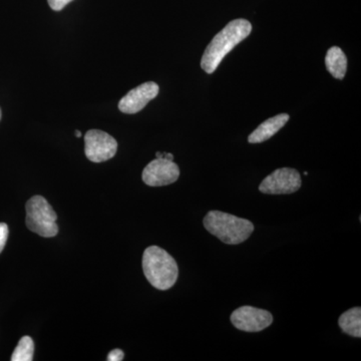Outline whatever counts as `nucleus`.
<instances>
[{
    "mask_svg": "<svg viewBox=\"0 0 361 361\" xmlns=\"http://www.w3.org/2000/svg\"><path fill=\"white\" fill-rule=\"evenodd\" d=\"M231 322L237 329L242 331L259 332L272 324L273 316L267 310L252 306H242L233 311Z\"/></svg>",
    "mask_w": 361,
    "mask_h": 361,
    "instance_id": "8",
    "label": "nucleus"
},
{
    "mask_svg": "<svg viewBox=\"0 0 361 361\" xmlns=\"http://www.w3.org/2000/svg\"><path fill=\"white\" fill-rule=\"evenodd\" d=\"M25 211V223L30 231L44 238L58 235V215L44 197H32L26 203Z\"/></svg>",
    "mask_w": 361,
    "mask_h": 361,
    "instance_id": "4",
    "label": "nucleus"
},
{
    "mask_svg": "<svg viewBox=\"0 0 361 361\" xmlns=\"http://www.w3.org/2000/svg\"><path fill=\"white\" fill-rule=\"evenodd\" d=\"M207 231L228 245H238L245 242L254 232L251 221L221 211H210L203 220Z\"/></svg>",
    "mask_w": 361,
    "mask_h": 361,
    "instance_id": "3",
    "label": "nucleus"
},
{
    "mask_svg": "<svg viewBox=\"0 0 361 361\" xmlns=\"http://www.w3.org/2000/svg\"><path fill=\"white\" fill-rule=\"evenodd\" d=\"M118 151L115 137L101 130H90L85 135V153L92 163H103L114 158Z\"/></svg>",
    "mask_w": 361,
    "mask_h": 361,
    "instance_id": "5",
    "label": "nucleus"
},
{
    "mask_svg": "<svg viewBox=\"0 0 361 361\" xmlns=\"http://www.w3.org/2000/svg\"><path fill=\"white\" fill-rule=\"evenodd\" d=\"M8 234V226L6 223H0V253L4 251V247H6Z\"/></svg>",
    "mask_w": 361,
    "mask_h": 361,
    "instance_id": "14",
    "label": "nucleus"
},
{
    "mask_svg": "<svg viewBox=\"0 0 361 361\" xmlns=\"http://www.w3.org/2000/svg\"><path fill=\"white\" fill-rule=\"evenodd\" d=\"M35 353V343L32 337L23 336L14 349L11 361H32Z\"/></svg>",
    "mask_w": 361,
    "mask_h": 361,
    "instance_id": "13",
    "label": "nucleus"
},
{
    "mask_svg": "<svg viewBox=\"0 0 361 361\" xmlns=\"http://www.w3.org/2000/svg\"><path fill=\"white\" fill-rule=\"evenodd\" d=\"M160 92V87L154 82H144V84L130 90L118 103V110L123 114H134L141 111L149 102L155 99Z\"/></svg>",
    "mask_w": 361,
    "mask_h": 361,
    "instance_id": "9",
    "label": "nucleus"
},
{
    "mask_svg": "<svg viewBox=\"0 0 361 361\" xmlns=\"http://www.w3.org/2000/svg\"><path fill=\"white\" fill-rule=\"evenodd\" d=\"M123 350H121V349H114V350H111L110 353L108 355V361H122L123 360Z\"/></svg>",
    "mask_w": 361,
    "mask_h": 361,
    "instance_id": "16",
    "label": "nucleus"
},
{
    "mask_svg": "<svg viewBox=\"0 0 361 361\" xmlns=\"http://www.w3.org/2000/svg\"><path fill=\"white\" fill-rule=\"evenodd\" d=\"M75 134L78 137H82V133H80L78 130H75Z\"/></svg>",
    "mask_w": 361,
    "mask_h": 361,
    "instance_id": "17",
    "label": "nucleus"
},
{
    "mask_svg": "<svg viewBox=\"0 0 361 361\" xmlns=\"http://www.w3.org/2000/svg\"><path fill=\"white\" fill-rule=\"evenodd\" d=\"M71 1H73V0H47L49 6H51L52 11H61V9L65 8Z\"/></svg>",
    "mask_w": 361,
    "mask_h": 361,
    "instance_id": "15",
    "label": "nucleus"
},
{
    "mask_svg": "<svg viewBox=\"0 0 361 361\" xmlns=\"http://www.w3.org/2000/svg\"><path fill=\"white\" fill-rule=\"evenodd\" d=\"M180 169L177 164L166 158H157L142 171V180L149 187H161L173 184L179 179Z\"/></svg>",
    "mask_w": 361,
    "mask_h": 361,
    "instance_id": "7",
    "label": "nucleus"
},
{
    "mask_svg": "<svg viewBox=\"0 0 361 361\" xmlns=\"http://www.w3.org/2000/svg\"><path fill=\"white\" fill-rule=\"evenodd\" d=\"M302 185L301 176L295 169L282 168L266 177L259 186L260 192L269 195L293 194Z\"/></svg>",
    "mask_w": 361,
    "mask_h": 361,
    "instance_id": "6",
    "label": "nucleus"
},
{
    "mask_svg": "<svg viewBox=\"0 0 361 361\" xmlns=\"http://www.w3.org/2000/svg\"><path fill=\"white\" fill-rule=\"evenodd\" d=\"M325 66L332 77L342 80L348 70V59L341 47H332L325 56Z\"/></svg>",
    "mask_w": 361,
    "mask_h": 361,
    "instance_id": "11",
    "label": "nucleus"
},
{
    "mask_svg": "<svg viewBox=\"0 0 361 361\" xmlns=\"http://www.w3.org/2000/svg\"><path fill=\"white\" fill-rule=\"evenodd\" d=\"M288 120L289 115L287 114H280V115L268 118L249 135L248 142L250 144H259V142L267 141L273 135L277 134L286 125Z\"/></svg>",
    "mask_w": 361,
    "mask_h": 361,
    "instance_id": "10",
    "label": "nucleus"
},
{
    "mask_svg": "<svg viewBox=\"0 0 361 361\" xmlns=\"http://www.w3.org/2000/svg\"><path fill=\"white\" fill-rule=\"evenodd\" d=\"M0 120H1V110H0Z\"/></svg>",
    "mask_w": 361,
    "mask_h": 361,
    "instance_id": "18",
    "label": "nucleus"
},
{
    "mask_svg": "<svg viewBox=\"0 0 361 361\" xmlns=\"http://www.w3.org/2000/svg\"><path fill=\"white\" fill-rule=\"evenodd\" d=\"M251 32L250 21L235 20L228 23L206 47L201 59V68L203 71L209 75L213 73L217 70L223 59L242 40L248 37Z\"/></svg>",
    "mask_w": 361,
    "mask_h": 361,
    "instance_id": "1",
    "label": "nucleus"
},
{
    "mask_svg": "<svg viewBox=\"0 0 361 361\" xmlns=\"http://www.w3.org/2000/svg\"><path fill=\"white\" fill-rule=\"evenodd\" d=\"M142 270L152 286L168 290L174 286L179 275L175 259L158 246L148 247L142 255Z\"/></svg>",
    "mask_w": 361,
    "mask_h": 361,
    "instance_id": "2",
    "label": "nucleus"
},
{
    "mask_svg": "<svg viewBox=\"0 0 361 361\" xmlns=\"http://www.w3.org/2000/svg\"><path fill=\"white\" fill-rule=\"evenodd\" d=\"M339 327L348 336L361 337V308L355 307L345 311L338 320Z\"/></svg>",
    "mask_w": 361,
    "mask_h": 361,
    "instance_id": "12",
    "label": "nucleus"
}]
</instances>
